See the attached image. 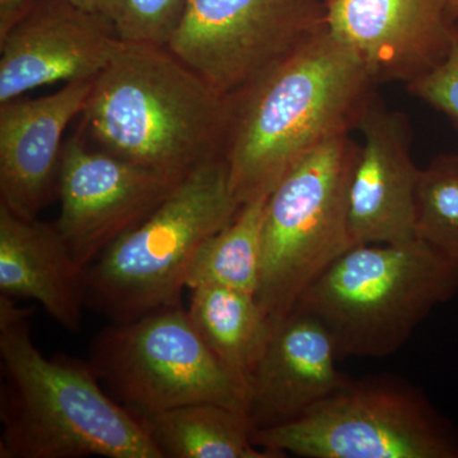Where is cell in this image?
I'll return each mask as SVG.
<instances>
[{
	"mask_svg": "<svg viewBox=\"0 0 458 458\" xmlns=\"http://www.w3.org/2000/svg\"><path fill=\"white\" fill-rule=\"evenodd\" d=\"M89 360L107 393L135 417L213 403L246 411V390L219 361L181 304L96 334Z\"/></svg>",
	"mask_w": 458,
	"mask_h": 458,
	"instance_id": "cell-8",
	"label": "cell"
},
{
	"mask_svg": "<svg viewBox=\"0 0 458 458\" xmlns=\"http://www.w3.org/2000/svg\"><path fill=\"white\" fill-rule=\"evenodd\" d=\"M138 419L161 458H278L255 445L243 410L199 403Z\"/></svg>",
	"mask_w": 458,
	"mask_h": 458,
	"instance_id": "cell-17",
	"label": "cell"
},
{
	"mask_svg": "<svg viewBox=\"0 0 458 458\" xmlns=\"http://www.w3.org/2000/svg\"><path fill=\"white\" fill-rule=\"evenodd\" d=\"M92 83L0 104V204L12 212L38 218L57 197L64 132L82 114Z\"/></svg>",
	"mask_w": 458,
	"mask_h": 458,
	"instance_id": "cell-14",
	"label": "cell"
},
{
	"mask_svg": "<svg viewBox=\"0 0 458 458\" xmlns=\"http://www.w3.org/2000/svg\"><path fill=\"white\" fill-rule=\"evenodd\" d=\"M84 137L80 131L65 140L55 225L78 267L86 270L117 238L143 222L183 177L93 149Z\"/></svg>",
	"mask_w": 458,
	"mask_h": 458,
	"instance_id": "cell-11",
	"label": "cell"
},
{
	"mask_svg": "<svg viewBox=\"0 0 458 458\" xmlns=\"http://www.w3.org/2000/svg\"><path fill=\"white\" fill-rule=\"evenodd\" d=\"M31 318L0 295V458H161L89 360L42 354Z\"/></svg>",
	"mask_w": 458,
	"mask_h": 458,
	"instance_id": "cell-2",
	"label": "cell"
},
{
	"mask_svg": "<svg viewBox=\"0 0 458 458\" xmlns=\"http://www.w3.org/2000/svg\"><path fill=\"white\" fill-rule=\"evenodd\" d=\"M242 205L225 157L199 165L87 267L86 306L110 322H125L181 304L199 250Z\"/></svg>",
	"mask_w": 458,
	"mask_h": 458,
	"instance_id": "cell-4",
	"label": "cell"
},
{
	"mask_svg": "<svg viewBox=\"0 0 458 458\" xmlns=\"http://www.w3.org/2000/svg\"><path fill=\"white\" fill-rule=\"evenodd\" d=\"M122 44L106 17L66 0L0 5V104L49 84L92 82Z\"/></svg>",
	"mask_w": 458,
	"mask_h": 458,
	"instance_id": "cell-10",
	"label": "cell"
},
{
	"mask_svg": "<svg viewBox=\"0 0 458 458\" xmlns=\"http://www.w3.org/2000/svg\"><path fill=\"white\" fill-rule=\"evenodd\" d=\"M23 2V0H0V5L14 4V3ZM77 7L87 9V11L98 12V0H66Z\"/></svg>",
	"mask_w": 458,
	"mask_h": 458,
	"instance_id": "cell-23",
	"label": "cell"
},
{
	"mask_svg": "<svg viewBox=\"0 0 458 458\" xmlns=\"http://www.w3.org/2000/svg\"><path fill=\"white\" fill-rule=\"evenodd\" d=\"M447 11L454 25L458 26V0H447Z\"/></svg>",
	"mask_w": 458,
	"mask_h": 458,
	"instance_id": "cell-24",
	"label": "cell"
},
{
	"mask_svg": "<svg viewBox=\"0 0 458 458\" xmlns=\"http://www.w3.org/2000/svg\"><path fill=\"white\" fill-rule=\"evenodd\" d=\"M267 197L242 205L236 218L210 237L190 267L188 289L214 285L258 293L261 278L262 225Z\"/></svg>",
	"mask_w": 458,
	"mask_h": 458,
	"instance_id": "cell-19",
	"label": "cell"
},
{
	"mask_svg": "<svg viewBox=\"0 0 458 458\" xmlns=\"http://www.w3.org/2000/svg\"><path fill=\"white\" fill-rule=\"evenodd\" d=\"M252 437L278 458H458L457 428L390 375L349 379L302 417Z\"/></svg>",
	"mask_w": 458,
	"mask_h": 458,
	"instance_id": "cell-7",
	"label": "cell"
},
{
	"mask_svg": "<svg viewBox=\"0 0 458 458\" xmlns=\"http://www.w3.org/2000/svg\"><path fill=\"white\" fill-rule=\"evenodd\" d=\"M86 270L55 222L25 218L0 204V295L35 301L72 334L82 328Z\"/></svg>",
	"mask_w": 458,
	"mask_h": 458,
	"instance_id": "cell-16",
	"label": "cell"
},
{
	"mask_svg": "<svg viewBox=\"0 0 458 458\" xmlns=\"http://www.w3.org/2000/svg\"><path fill=\"white\" fill-rule=\"evenodd\" d=\"M231 104L165 47L123 42L93 81L84 134L131 164L185 177L225 157Z\"/></svg>",
	"mask_w": 458,
	"mask_h": 458,
	"instance_id": "cell-3",
	"label": "cell"
},
{
	"mask_svg": "<svg viewBox=\"0 0 458 458\" xmlns=\"http://www.w3.org/2000/svg\"><path fill=\"white\" fill-rule=\"evenodd\" d=\"M360 144L351 134L322 144L267 197L258 297L276 328L298 301L349 250V186Z\"/></svg>",
	"mask_w": 458,
	"mask_h": 458,
	"instance_id": "cell-6",
	"label": "cell"
},
{
	"mask_svg": "<svg viewBox=\"0 0 458 458\" xmlns=\"http://www.w3.org/2000/svg\"><path fill=\"white\" fill-rule=\"evenodd\" d=\"M190 292L188 312L192 324L247 393L250 376L274 331L258 297L214 285Z\"/></svg>",
	"mask_w": 458,
	"mask_h": 458,
	"instance_id": "cell-18",
	"label": "cell"
},
{
	"mask_svg": "<svg viewBox=\"0 0 458 458\" xmlns=\"http://www.w3.org/2000/svg\"><path fill=\"white\" fill-rule=\"evenodd\" d=\"M415 228L418 240L458 265L457 153H441L420 168Z\"/></svg>",
	"mask_w": 458,
	"mask_h": 458,
	"instance_id": "cell-20",
	"label": "cell"
},
{
	"mask_svg": "<svg viewBox=\"0 0 458 458\" xmlns=\"http://www.w3.org/2000/svg\"><path fill=\"white\" fill-rule=\"evenodd\" d=\"M458 294V265L423 241L354 246L298 301L318 319L339 360L400 351L436 307Z\"/></svg>",
	"mask_w": 458,
	"mask_h": 458,
	"instance_id": "cell-5",
	"label": "cell"
},
{
	"mask_svg": "<svg viewBox=\"0 0 458 458\" xmlns=\"http://www.w3.org/2000/svg\"><path fill=\"white\" fill-rule=\"evenodd\" d=\"M357 131L363 135V143L349 186V228L354 246L418 240L420 168L411 157L408 117L390 110L376 95Z\"/></svg>",
	"mask_w": 458,
	"mask_h": 458,
	"instance_id": "cell-13",
	"label": "cell"
},
{
	"mask_svg": "<svg viewBox=\"0 0 458 458\" xmlns=\"http://www.w3.org/2000/svg\"><path fill=\"white\" fill-rule=\"evenodd\" d=\"M376 86L327 29L229 98L225 159L240 203L270 195L309 153L358 129Z\"/></svg>",
	"mask_w": 458,
	"mask_h": 458,
	"instance_id": "cell-1",
	"label": "cell"
},
{
	"mask_svg": "<svg viewBox=\"0 0 458 458\" xmlns=\"http://www.w3.org/2000/svg\"><path fill=\"white\" fill-rule=\"evenodd\" d=\"M188 0H98V12L107 18L120 40L165 47L179 25Z\"/></svg>",
	"mask_w": 458,
	"mask_h": 458,
	"instance_id": "cell-21",
	"label": "cell"
},
{
	"mask_svg": "<svg viewBox=\"0 0 458 458\" xmlns=\"http://www.w3.org/2000/svg\"><path fill=\"white\" fill-rule=\"evenodd\" d=\"M327 29L377 84H409L447 57L454 26L447 0H322Z\"/></svg>",
	"mask_w": 458,
	"mask_h": 458,
	"instance_id": "cell-12",
	"label": "cell"
},
{
	"mask_svg": "<svg viewBox=\"0 0 458 458\" xmlns=\"http://www.w3.org/2000/svg\"><path fill=\"white\" fill-rule=\"evenodd\" d=\"M410 95L445 114L458 131V26L447 57L429 73L406 84Z\"/></svg>",
	"mask_w": 458,
	"mask_h": 458,
	"instance_id": "cell-22",
	"label": "cell"
},
{
	"mask_svg": "<svg viewBox=\"0 0 458 458\" xmlns=\"http://www.w3.org/2000/svg\"><path fill=\"white\" fill-rule=\"evenodd\" d=\"M337 360L318 319L297 311L283 319L247 382L246 412L254 432L291 423L348 384Z\"/></svg>",
	"mask_w": 458,
	"mask_h": 458,
	"instance_id": "cell-15",
	"label": "cell"
},
{
	"mask_svg": "<svg viewBox=\"0 0 458 458\" xmlns=\"http://www.w3.org/2000/svg\"><path fill=\"white\" fill-rule=\"evenodd\" d=\"M325 30L322 0H188L165 47L231 98Z\"/></svg>",
	"mask_w": 458,
	"mask_h": 458,
	"instance_id": "cell-9",
	"label": "cell"
}]
</instances>
